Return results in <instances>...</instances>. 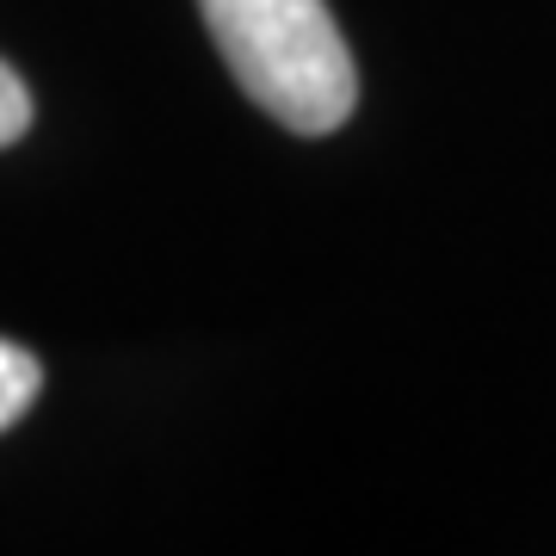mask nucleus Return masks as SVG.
<instances>
[{
  "instance_id": "nucleus-3",
  "label": "nucleus",
  "mask_w": 556,
  "mask_h": 556,
  "mask_svg": "<svg viewBox=\"0 0 556 556\" xmlns=\"http://www.w3.org/2000/svg\"><path fill=\"white\" fill-rule=\"evenodd\" d=\"M25 130H31V87L0 62V149H7V142H20Z\"/></svg>"
},
{
  "instance_id": "nucleus-1",
  "label": "nucleus",
  "mask_w": 556,
  "mask_h": 556,
  "mask_svg": "<svg viewBox=\"0 0 556 556\" xmlns=\"http://www.w3.org/2000/svg\"><path fill=\"white\" fill-rule=\"evenodd\" d=\"M211 43L248 100L298 137H328L353 118L358 68L321 0H199Z\"/></svg>"
},
{
  "instance_id": "nucleus-2",
  "label": "nucleus",
  "mask_w": 556,
  "mask_h": 556,
  "mask_svg": "<svg viewBox=\"0 0 556 556\" xmlns=\"http://www.w3.org/2000/svg\"><path fill=\"white\" fill-rule=\"evenodd\" d=\"M38 390H43V365L25 353V346L0 340V433H7L31 402H38Z\"/></svg>"
}]
</instances>
